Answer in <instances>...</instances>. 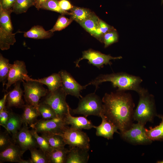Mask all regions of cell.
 <instances>
[{
	"instance_id": "1",
	"label": "cell",
	"mask_w": 163,
	"mask_h": 163,
	"mask_svg": "<svg viewBox=\"0 0 163 163\" xmlns=\"http://www.w3.org/2000/svg\"><path fill=\"white\" fill-rule=\"evenodd\" d=\"M102 100L103 114L118 128L120 133L130 127L133 123L135 104L130 93L118 91L106 93Z\"/></svg>"
},
{
	"instance_id": "2",
	"label": "cell",
	"mask_w": 163,
	"mask_h": 163,
	"mask_svg": "<svg viewBox=\"0 0 163 163\" xmlns=\"http://www.w3.org/2000/svg\"><path fill=\"white\" fill-rule=\"evenodd\" d=\"M107 82H111L114 87H117V91H134L139 94L146 90L140 86L142 80L140 77L124 72L100 75L87 85H95L97 89L100 84Z\"/></svg>"
},
{
	"instance_id": "3",
	"label": "cell",
	"mask_w": 163,
	"mask_h": 163,
	"mask_svg": "<svg viewBox=\"0 0 163 163\" xmlns=\"http://www.w3.org/2000/svg\"><path fill=\"white\" fill-rule=\"evenodd\" d=\"M138 105L133 114V120L144 125L148 122H152L157 116L154 97L146 89L139 94Z\"/></svg>"
},
{
	"instance_id": "4",
	"label": "cell",
	"mask_w": 163,
	"mask_h": 163,
	"mask_svg": "<svg viewBox=\"0 0 163 163\" xmlns=\"http://www.w3.org/2000/svg\"><path fill=\"white\" fill-rule=\"evenodd\" d=\"M81 98L76 108L70 109V111L73 114L82 115L86 117L91 115L101 117L103 114L104 105L102 99L95 93L88 94Z\"/></svg>"
},
{
	"instance_id": "5",
	"label": "cell",
	"mask_w": 163,
	"mask_h": 163,
	"mask_svg": "<svg viewBox=\"0 0 163 163\" xmlns=\"http://www.w3.org/2000/svg\"><path fill=\"white\" fill-rule=\"evenodd\" d=\"M67 95L61 87L53 91H49L42 101L51 106L57 117L64 120L70 109L66 101Z\"/></svg>"
},
{
	"instance_id": "6",
	"label": "cell",
	"mask_w": 163,
	"mask_h": 163,
	"mask_svg": "<svg viewBox=\"0 0 163 163\" xmlns=\"http://www.w3.org/2000/svg\"><path fill=\"white\" fill-rule=\"evenodd\" d=\"M24 88V96L26 104L31 105L38 109L40 99L45 97L49 90L43 86L41 83L33 80L29 77L23 82Z\"/></svg>"
},
{
	"instance_id": "7",
	"label": "cell",
	"mask_w": 163,
	"mask_h": 163,
	"mask_svg": "<svg viewBox=\"0 0 163 163\" xmlns=\"http://www.w3.org/2000/svg\"><path fill=\"white\" fill-rule=\"evenodd\" d=\"M63 138L66 145L70 147H76L89 150L90 139L85 133L67 126L59 134Z\"/></svg>"
},
{
	"instance_id": "8",
	"label": "cell",
	"mask_w": 163,
	"mask_h": 163,
	"mask_svg": "<svg viewBox=\"0 0 163 163\" xmlns=\"http://www.w3.org/2000/svg\"><path fill=\"white\" fill-rule=\"evenodd\" d=\"M145 126L139 123H133L129 128L119 134L123 140L131 144L149 145L153 141L147 135Z\"/></svg>"
},
{
	"instance_id": "9",
	"label": "cell",
	"mask_w": 163,
	"mask_h": 163,
	"mask_svg": "<svg viewBox=\"0 0 163 163\" xmlns=\"http://www.w3.org/2000/svg\"><path fill=\"white\" fill-rule=\"evenodd\" d=\"M67 125L64 120L56 117L48 120H37L30 126L38 133L60 134Z\"/></svg>"
},
{
	"instance_id": "10",
	"label": "cell",
	"mask_w": 163,
	"mask_h": 163,
	"mask_svg": "<svg viewBox=\"0 0 163 163\" xmlns=\"http://www.w3.org/2000/svg\"><path fill=\"white\" fill-rule=\"evenodd\" d=\"M122 58L121 56L113 57L90 49L83 52L82 57L75 63L76 66L79 67V62L83 59H86L88 60L89 64L100 69L103 67L104 65H111L112 64L111 60L120 59Z\"/></svg>"
},
{
	"instance_id": "11",
	"label": "cell",
	"mask_w": 163,
	"mask_h": 163,
	"mask_svg": "<svg viewBox=\"0 0 163 163\" xmlns=\"http://www.w3.org/2000/svg\"><path fill=\"white\" fill-rule=\"evenodd\" d=\"M59 73L62 81L61 88L65 94L67 95H70L78 98L82 97L80 92L82 90L88 86L87 85H81L66 70H61Z\"/></svg>"
},
{
	"instance_id": "12",
	"label": "cell",
	"mask_w": 163,
	"mask_h": 163,
	"mask_svg": "<svg viewBox=\"0 0 163 163\" xmlns=\"http://www.w3.org/2000/svg\"><path fill=\"white\" fill-rule=\"evenodd\" d=\"M27 73L26 65L23 61L17 60L14 61L8 73L5 84L6 90L17 82L26 81L29 77L27 75Z\"/></svg>"
},
{
	"instance_id": "13",
	"label": "cell",
	"mask_w": 163,
	"mask_h": 163,
	"mask_svg": "<svg viewBox=\"0 0 163 163\" xmlns=\"http://www.w3.org/2000/svg\"><path fill=\"white\" fill-rule=\"evenodd\" d=\"M23 125L17 133L15 143L24 153L27 150L38 148L39 146L35 139L30 133L28 125Z\"/></svg>"
},
{
	"instance_id": "14",
	"label": "cell",
	"mask_w": 163,
	"mask_h": 163,
	"mask_svg": "<svg viewBox=\"0 0 163 163\" xmlns=\"http://www.w3.org/2000/svg\"><path fill=\"white\" fill-rule=\"evenodd\" d=\"M20 82L15 83L14 88L8 92L6 103V107L8 109L12 107L22 108L25 105L22 98L24 91L21 87Z\"/></svg>"
},
{
	"instance_id": "15",
	"label": "cell",
	"mask_w": 163,
	"mask_h": 163,
	"mask_svg": "<svg viewBox=\"0 0 163 163\" xmlns=\"http://www.w3.org/2000/svg\"><path fill=\"white\" fill-rule=\"evenodd\" d=\"M24 153L20 147L13 143L5 150L0 152V163L11 162L21 163V157Z\"/></svg>"
},
{
	"instance_id": "16",
	"label": "cell",
	"mask_w": 163,
	"mask_h": 163,
	"mask_svg": "<svg viewBox=\"0 0 163 163\" xmlns=\"http://www.w3.org/2000/svg\"><path fill=\"white\" fill-rule=\"evenodd\" d=\"M102 119L101 124L97 126H95L96 129V135L97 136H101L108 139H112L115 133L120 134L118 128L113 124L108 121L102 114L101 116Z\"/></svg>"
},
{
	"instance_id": "17",
	"label": "cell",
	"mask_w": 163,
	"mask_h": 163,
	"mask_svg": "<svg viewBox=\"0 0 163 163\" xmlns=\"http://www.w3.org/2000/svg\"><path fill=\"white\" fill-rule=\"evenodd\" d=\"M70 113V110L64 119L67 125H69L72 128L81 130L94 128L95 126L86 117L84 116L75 117L72 116Z\"/></svg>"
},
{
	"instance_id": "18",
	"label": "cell",
	"mask_w": 163,
	"mask_h": 163,
	"mask_svg": "<svg viewBox=\"0 0 163 163\" xmlns=\"http://www.w3.org/2000/svg\"><path fill=\"white\" fill-rule=\"evenodd\" d=\"M89 150L78 147H70L67 155L65 163H87L89 155Z\"/></svg>"
},
{
	"instance_id": "19",
	"label": "cell",
	"mask_w": 163,
	"mask_h": 163,
	"mask_svg": "<svg viewBox=\"0 0 163 163\" xmlns=\"http://www.w3.org/2000/svg\"><path fill=\"white\" fill-rule=\"evenodd\" d=\"M22 124L21 116L11 110L5 129L11 135L12 138L14 143L17 133L22 127Z\"/></svg>"
},
{
	"instance_id": "20",
	"label": "cell",
	"mask_w": 163,
	"mask_h": 163,
	"mask_svg": "<svg viewBox=\"0 0 163 163\" xmlns=\"http://www.w3.org/2000/svg\"><path fill=\"white\" fill-rule=\"evenodd\" d=\"M23 112L21 116L23 124L30 126L37 120V117L40 116L38 109L34 106L26 104L22 108Z\"/></svg>"
},
{
	"instance_id": "21",
	"label": "cell",
	"mask_w": 163,
	"mask_h": 163,
	"mask_svg": "<svg viewBox=\"0 0 163 163\" xmlns=\"http://www.w3.org/2000/svg\"><path fill=\"white\" fill-rule=\"evenodd\" d=\"M32 79L46 85L49 91H55L62 85L61 78L59 73H54L48 77L40 79Z\"/></svg>"
},
{
	"instance_id": "22",
	"label": "cell",
	"mask_w": 163,
	"mask_h": 163,
	"mask_svg": "<svg viewBox=\"0 0 163 163\" xmlns=\"http://www.w3.org/2000/svg\"><path fill=\"white\" fill-rule=\"evenodd\" d=\"M53 33L49 30L46 31L42 26L37 25L33 26L25 32L24 36L26 38L35 39H46L51 37Z\"/></svg>"
},
{
	"instance_id": "23",
	"label": "cell",
	"mask_w": 163,
	"mask_h": 163,
	"mask_svg": "<svg viewBox=\"0 0 163 163\" xmlns=\"http://www.w3.org/2000/svg\"><path fill=\"white\" fill-rule=\"evenodd\" d=\"M16 33L7 31L0 26V48L2 50L9 49L16 42Z\"/></svg>"
},
{
	"instance_id": "24",
	"label": "cell",
	"mask_w": 163,
	"mask_h": 163,
	"mask_svg": "<svg viewBox=\"0 0 163 163\" xmlns=\"http://www.w3.org/2000/svg\"><path fill=\"white\" fill-rule=\"evenodd\" d=\"M69 149L65 148L53 149L46 154L49 163H65Z\"/></svg>"
},
{
	"instance_id": "25",
	"label": "cell",
	"mask_w": 163,
	"mask_h": 163,
	"mask_svg": "<svg viewBox=\"0 0 163 163\" xmlns=\"http://www.w3.org/2000/svg\"><path fill=\"white\" fill-rule=\"evenodd\" d=\"M161 119L159 124L154 127H150L149 129L146 128V132L148 138L152 141H163V115L157 114V116Z\"/></svg>"
},
{
	"instance_id": "26",
	"label": "cell",
	"mask_w": 163,
	"mask_h": 163,
	"mask_svg": "<svg viewBox=\"0 0 163 163\" xmlns=\"http://www.w3.org/2000/svg\"><path fill=\"white\" fill-rule=\"evenodd\" d=\"M70 11V18L78 23L87 19L93 12L88 9L75 6H73Z\"/></svg>"
},
{
	"instance_id": "27",
	"label": "cell",
	"mask_w": 163,
	"mask_h": 163,
	"mask_svg": "<svg viewBox=\"0 0 163 163\" xmlns=\"http://www.w3.org/2000/svg\"><path fill=\"white\" fill-rule=\"evenodd\" d=\"M41 136L45 138L53 149L65 148L66 145L63 137L60 135L54 134H42Z\"/></svg>"
},
{
	"instance_id": "28",
	"label": "cell",
	"mask_w": 163,
	"mask_h": 163,
	"mask_svg": "<svg viewBox=\"0 0 163 163\" xmlns=\"http://www.w3.org/2000/svg\"><path fill=\"white\" fill-rule=\"evenodd\" d=\"M12 9H4L0 5V26L7 31L12 32L13 27L10 15Z\"/></svg>"
},
{
	"instance_id": "29",
	"label": "cell",
	"mask_w": 163,
	"mask_h": 163,
	"mask_svg": "<svg viewBox=\"0 0 163 163\" xmlns=\"http://www.w3.org/2000/svg\"><path fill=\"white\" fill-rule=\"evenodd\" d=\"M99 19L98 17L93 12L88 18L78 24L92 36L99 25Z\"/></svg>"
},
{
	"instance_id": "30",
	"label": "cell",
	"mask_w": 163,
	"mask_h": 163,
	"mask_svg": "<svg viewBox=\"0 0 163 163\" xmlns=\"http://www.w3.org/2000/svg\"><path fill=\"white\" fill-rule=\"evenodd\" d=\"M9 63V59L4 57L0 54V82L2 83L3 87L7 81L10 70L12 66Z\"/></svg>"
},
{
	"instance_id": "31",
	"label": "cell",
	"mask_w": 163,
	"mask_h": 163,
	"mask_svg": "<svg viewBox=\"0 0 163 163\" xmlns=\"http://www.w3.org/2000/svg\"><path fill=\"white\" fill-rule=\"evenodd\" d=\"M34 4V0H16L12 8V12L17 14L25 13Z\"/></svg>"
},
{
	"instance_id": "32",
	"label": "cell",
	"mask_w": 163,
	"mask_h": 163,
	"mask_svg": "<svg viewBox=\"0 0 163 163\" xmlns=\"http://www.w3.org/2000/svg\"><path fill=\"white\" fill-rule=\"evenodd\" d=\"M38 110L43 119H50L57 117L55 111L51 106L42 101H40Z\"/></svg>"
},
{
	"instance_id": "33",
	"label": "cell",
	"mask_w": 163,
	"mask_h": 163,
	"mask_svg": "<svg viewBox=\"0 0 163 163\" xmlns=\"http://www.w3.org/2000/svg\"><path fill=\"white\" fill-rule=\"evenodd\" d=\"M40 9L49 10L60 13L62 15H70V12L62 9L58 0H46L40 5Z\"/></svg>"
},
{
	"instance_id": "34",
	"label": "cell",
	"mask_w": 163,
	"mask_h": 163,
	"mask_svg": "<svg viewBox=\"0 0 163 163\" xmlns=\"http://www.w3.org/2000/svg\"><path fill=\"white\" fill-rule=\"evenodd\" d=\"M29 150L33 163H49L46 154L40 149L34 148Z\"/></svg>"
},
{
	"instance_id": "35",
	"label": "cell",
	"mask_w": 163,
	"mask_h": 163,
	"mask_svg": "<svg viewBox=\"0 0 163 163\" xmlns=\"http://www.w3.org/2000/svg\"><path fill=\"white\" fill-rule=\"evenodd\" d=\"M32 135L35 139L38 144L39 148L46 154L50 152L53 149L50 145L46 139L40 136L38 133L34 129L30 130Z\"/></svg>"
},
{
	"instance_id": "36",
	"label": "cell",
	"mask_w": 163,
	"mask_h": 163,
	"mask_svg": "<svg viewBox=\"0 0 163 163\" xmlns=\"http://www.w3.org/2000/svg\"><path fill=\"white\" fill-rule=\"evenodd\" d=\"M63 15L59 17L53 27L49 30L50 31L53 33L61 30L67 27L73 21L70 18L68 19Z\"/></svg>"
},
{
	"instance_id": "37",
	"label": "cell",
	"mask_w": 163,
	"mask_h": 163,
	"mask_svg": "<svg viewBox=\"0 0 163 163\" xmlns=\"http://www.w3.org/2000/svg\"><path fill=\"white\" fill-rule=\"evenodd\" d=\"M8 132L5 130L0 133V151H2L14 143L12 138H11Z\"/></svg>"
},
{
	"instance_id": "38",
	"label": "cell",
	"mask_w": 163,
	"mask_h": 163,
	"mask_svg": "<svg viewBox=\"0 0 163 163\" xmlns=\"http://www.w3.org/2000/svg\"><path fill=\"white\" fill-rule=\"evenodd\" d=\"M118 40V34L115 29L106 33L104 35L103 37V42L104 44V47L106 48L117 42Z\"/></svg>"
},
{
	"instance_id": "39",
	"label": "cell",
	"mask_w": 163,
	"mask_h": 163,
	"mask_svg": "<svg viewBox=\"0 0 163 163\" xmlns=\"http://www.w3.org/2000/svg\"><path fill=\"white\" fill-rule=\"evenodd\" d=\"M5 107L0 111V124L5 129L9 119L11 110H8Z\"/></svg>"
},
{
	"instance_id": "40",
	"label": "cell",
	"mask_w": 163,
	"mask_h": 163,
	"mask_svg": "<svg viewBox=\"0 0 163 163\" xmlns=\"http://www.w3.org/2000/svg\"><path fill=\"white\" fill-rule=\"evenodd\" d=\"M98 24L100 30L103 34L114 29L113 27L111 26L101 19H99Z\"/></svg>"
},
{
	"instance_id": "41",
	"label": "cell",
	"mask_w": 163,
	"mask_h": 163,
	"mask_svg": "<svg viewBox=\"0 0 163 163\" xmlns=\"http://www.w3.org/2000/svg\"><path fill=\"white\" fill-rule=\"evenodd\" d=\"M59 5L61 8L65 11L71 10L73 6L67 0H60L59 1Z\"/></svg>"
},
{
	"instance_id": "42",
	"label": "cell",
	"mask_w": 163,
	"mask_h": 163,
	"mask_svg": "<svg viewBox=\"0 0 163 163\" xmlns=\"http://www.w3.org/2000/svg\"><path fill=\"white\" fill-rule=\"evenodd\" d=\"M16 0H0V5L5 9H12Z\"/></svg>"
},
{
	"instance_id": "43",
	"label": "cell",
	"mask_w": 163,
	"mask_h": 163,
	"mask_svg": "<svg viewBox=\"0 0 163 163\" xmlns=\"http://www.w3.org/2000/svg\"><path fill=\"white\" fill-rule=\"evenodd\" d=\"M8 94V92L5 94L3 98L0 100V111L6 107V99Z\"/></svg>"
},
{
	"instance_id": "44",
	"label": "cell",
	"mask_w": 163,
	"mask_h": 163,
	"mask_svg": "<svg viewBox=\"0 0 163 163\" xmlns=\"http://www.w3.org/2000/svg\"><path fill=\"white\" fill-rule=\"evenodd\" d=\"M46 0H34V6L38 10L40 9L41 5Z\"/></svg>"
},
{
	"instance_id": "45",
	"label": "cell",
	"mask_w": 163,
	"mask_h": 163,
	"mask_svg": "<svg viewBox=\"0 0 163 163\" xmlns=\"http://www.w3.org/2000/svg\"><path fill=\"white\" fill-rule=\"evenodd\" d=\"M21 163H33L31 159L28 160H24L23 159L21 161Z\"/></svg>"
},
{
	"instance_id": "46",
	"label": "cell",
	"mask_w": 163,
	"mask_h": 163,
	"mask_svg": "<svg viewBox=\"0 0 163 163\" xmlns=\"http://www.w3.org/2000/svg\"><path fill=\"white\" fill-rule=\"evenodd\" d=\"M156 163H163V160L161 161H157Z\"/></svg>"
},
{
	"instance_id": "47",
	"label": "cell",
	"mask_w": 163,
	"mask_h": 163,
	"mask_svg": "<svg viewBox=\"0 0 163 163\" xmlns=\"http://www.w3.org/2000/svg\"><path fill=\"white\" fill-rule=\"evenodd\" d=\"M162 2H163V0H162Z\"/></svg>"
}]
</instances>
